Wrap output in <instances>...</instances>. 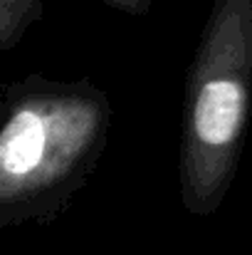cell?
Returning <instances> with one entry per match:
<instances>
[{"mask_svg": "<svg viewBox=\"0 0 252 255\" xmlns=\"http://www.w3.org/2000/svg\"><path fill=\"white\" fill-rule=\"evenodd\" d=\"M111 127V97L89 77L2 82L0 228L57 223L96 173Z\"/></svg>", "mask_w": 252, "mask_h": 255, "instance_id": "cell-1", "label": "cell"}, {"mask_svg": "<svg viewBox=\"0 0 252 255\" xmlns=\"http://www.w3.org/2000/svg\"><path fill=\"white\" fill-rule=\"evenodd\" d=\"M47 0H0V52L15 50L27 30L45 17Z\"/></svg>", "mask_w": 252, "mask_h": 255, "instance_id": "cell-3", "label": "cell"}, {"mask_svg": "<svg viewBox=\"0 0 252 255\" xmlns=\"http://www.w3.org/2000/svg\"><path fill=\"white\" fill-rule=\"evenodd\" d=\"M96 2H101V5H106V7H114V10H119V12L141 17V15H146V12L154 7L156 0H96Z\"/></svg>", "mask_w": 252, "mask_h": 255, "instance_id": "cell-4", "label": "cell"}, {"mask_svg": "<svg viewBox=\"0 0 252 255\" xmlns=\"http://www.w3.org/2000/svg\"><path fill=\"white\" fill-rule=\"evenodd\" d=\"M252 114V0H213L185 72L178 191L190 216L208 218L238 176Z\"/></svg>", "mask_w": 252, "mask_h": 255, "instance_id": "cell-2", "label": "cell"}]
</instances>
